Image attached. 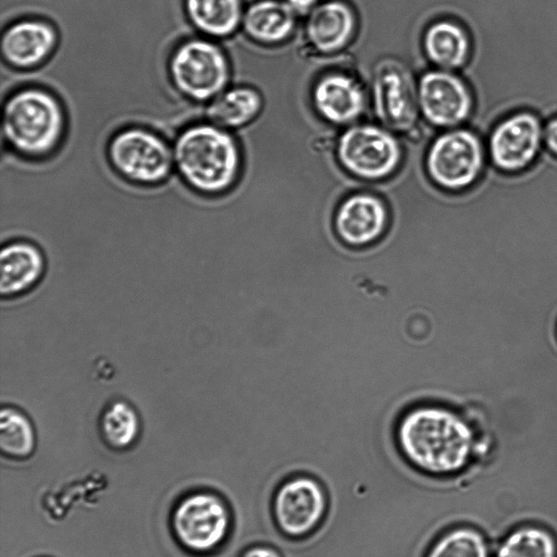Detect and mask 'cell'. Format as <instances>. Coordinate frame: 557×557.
I'll list each match as a JSON object with an SVG mask.
<instances>
[{
	"instance_id": "obj_1",
	"label": "cell",
	"mask_w": 557,
	"mask_h": 557,
	"mask_svg": "<svg viewBox=\"0 0 557 557\" xmlns=\"http://www.w3.org/2000/svg\"><path fill=\"white\" fill-rule=\"evenodd\" d=\"M404 457L419 470L436 476H453L473 460L476 436L457 413L422 405L404 413L396 428Z\"/></svg>"
},
{
	"instance_id": "obj_2",
	"label": "cell",
	"mask_w": 557,
	"mask_h": 557,
	"mask_svg": "<svg viewBox=\"0 0 557 557\" xmlns=\"http://www.w3.org/2000/svg\"><path fill=\"white\" fill-rule=\"evenodd\" d=\"M69 117L58 94L40 84L10 90L2 103V139L7 151L28 161L58 152L67 134Z\"/></svg>"
},
{
	"instance_id": "obj_3",
	"label": "cell",
	"mask_w": 557,
	"mask_h": 557,
	"mask_svg": "<svg viewBox=\"0 0 557 557\" xmlns=\"http://www.w3.org/2000/svg\"><path fill=\"white\" fill-rule=\"evenodd\" d=\"M172 148L175 174L194 194L218 197L235 185L242 154L228 129L208 121L194 122L178 129Z\"/></svg>"
},
{
	"instance_id": "obj_4",
	"label": "cell",
	"mask_w": 557,
	"mask_h": 557,
	"mask_svg": "<svg viewBox=\"0 0 557 557\" xmlns=\"http://www.w3.org/2000/svg\"><path fill=\"white\" fill-rule=\"evenodd\" d=\"M103 150L114 174L135 186H159L175 172L173 148L166 137L146 125L119 127L108 138Z\"/></svg>"
},
{
	"instance_id": "obj_5",
	"label": "cell",
	"mask_w": 557,
	"mask_h": 557,
	"mask_svg": "<svg viewBox=\"0 0 557 557\" xmlns=\"http://www.w3.org/2000/svg\"><path fill=\"white\" fill-rule=\"evenodd\" d=\"M166 74L174 91L191 103H208L230 84V58L216 40L203 36L181 39L170 51Z\"/></svg>"
},
{
	"instance_id": "obj_6",
	"label": "cell",
	"mask_w": 557,
	"mask_h": 557,
	"mask_svg": "<svg viewBox=\"0 0 557 557\" xmlns=\"http://www.w3.org/2000/svg\"><path fill=\"white\" fill-rule=\"evenodd\" d=\"M231 515L224 500L210 492L184 496L173 508L171 529L176 542L188 553L207 555L225 541Z\"/></svg>"
},
{
	"instance_id": "obj_7",
	"label": "cell",
	"mask_w": 557,
	"mask_h": 557,
	"mask_svg": "<svg viewBox=\"0 0 557 557\" xmlns=\"http://www.w3.org/2000/svg\"><path fill=\"white\" fill-rule=\"evenodd\" d=\"M336 154L350 174L375 181L389 176L398 168L401 148L398 139L386 128L359 124L342 133Z\"/></svg>"
},
{
	"instance_id": "obj_8",
	"label": "cell",
	"mask_w": 557,
	"mask_h": 557,
	"mask_svg": "<svg viewBox=\"0 0 557 557\" xmlns=\"http://www.w3.org/2000/svg\"><path fill=\"white\" fill-rule=\"evenodd\" d=\"M482 164L481 143L468 129H453L440 135L425 158L430 177L446 189L470 186L479 176Z\"/></svg>"
},
{
	"instance_id": "obj_9",
	"label": "cell",
	"mask_w": 557,
	"mask_h": 557,
	"mask_svg": "<svg viewBox=\"0 0 557 557\" xmlns=\"http://www.w3.org/2000/svg\"><path fill=\"white\" fill-rule=\"evenodd\" d=\"M373 102L379 120L396 132L407 133L417 123L418 88L405 64L386 58L373 72Z\"/></svg>"
},
{
	"instance_id": "obj_10",
	"label": "cell",
	"mask_w": 557,
	"mask_h": 557,
	"mask_svg": "<svg viewBox=\"0 0 557 557\" xmlns=\"http://www.w3.org/2000/svg\"><path fill=\"white\" fill-rule=\"evenodd\" d=\"M60 40L58 26L49 20L27 16L10 21L1 33L2 62L10 71H36L54 57Z\"/></svg>"
},
{
	"instance_id": "obj_11",
	"label": "cell",
	"mask_w": 557,
	"mask_h": 557,
	"mask_svg": "<svg viewBox=\"0 0 557 557\" xmlns=\"http://www.w3.org/2000/svg\"><path fill=\"white\" fill-rule=\"evenodd\" d=\"M326 498L321 485L309 476L293 478L283 483L273 500L278 529L290 537L311 532L322 520Z\"/></svg>"
},
{
	"instance_id": "obj_12",
	"label": "cell",
	"mask_w": 557,
	"mask_h": 557,
	"mask_svg": "<svg viewBox=\"0 0 557 557\" xmlns=\"http://www.w3.org/2000/svg\"><path fill=\"white\" fill-rule=\"evenodd\" d=\"M419 110L440 127L456 126L470 114L472 98L466 84L446 70L424 73L418 83Z\"/></svg>"
},
{
	"instance_id": "obj_13",
	"label": "cell",
	"mask_w": 557,
	"mask_h": 557,
	"mask_svg": "<svg viewBox=\"0 0 557 557\" xmlns=\"http://www.w3.org/2000/svg\"><path fill=\"white\" fill-rule=\"evenodd\" d=\"M542 137L537 117L528 112L509 116L499 123L490 138V152L496 166L519 171L535 158Z\"/></svg>"
},
{
	"instance_id": "obj_14",
	"label": "cell",
	"mask_w": 557,
	"mask_h": 557,
	"mask_svg": "<svg viewBox=\"0 0 557 557\" xmlns=\"http://www.w3.org/2000/svg\"><path fill=\"white\" fill-rule=\"evenodd\" d=\"M388 221L384 202L366 193L347 197L338 206L334 227L339 240L349 247L361 248L382 237Z\"/></svg>"
},
{
	"instance_id": "obj_15",
	"label": "cell",
	"mask_w": 557,
	"mask_h": 557,
	"mask_svg": "<svg viewBox=\"0 0 557 557\" xmlns=\"http://www.w3.org/2000/svg\"><path fill=\"white\" fill-rule=\"evenodd\" d=\"M312 101L318 113L336 125L357 121L366 110V94L351 75L334 72L322 76L314 85Z\"/></svg>"
},
{
	"instance_id": "obj_16",
	"label": "cell",
	"mask_w": 557,
	"mask_h": 557,
	"mask_svg": "<svg viewBox=\"0 0 557 557\" xmlns=\"http://www.w3.org/2000/svg\"><path fill=\"white\" fill-rule=\"evenodd\" d=\"M357 26L354 7L346 0H323L306 20V36L321 53H333L345 48Z\"/></svg>"
},
{
	"instance_id": "obj_17",
	"label": "cell",
	"mask_w": 557,
	"mask_h": 557,
	"mask_svg": "<svg viewBox=\"0 0 557 557\" xmlns=\"http://www.w3.org/2000/svg\"><path fill=\"white\" fill-rule=\"evenodd\" d=\"M46 260L41 249L29 240H12L0 253V295L15 298L30 292L42 280Z\"/></svg>"
},
{
	"instance_id": "obj_18",
	"label": "cell",
	"mask_w": 557,
	"mask_h": 557,
	"mask_svg": "<svg viewBox=\"0 0 557 557\" xmlns=\"http://www.w3.org/2000/svg\"><path fill=\"white\" fill-rule=\"evenodd\" d=\"M185 16L200 36L226 39L239 28L244 0H183Z\"/></svg>"
},
{
	"instance_id": "obj_19",
	"label": "cell",
	"mask_w": 557,
	"mask_h": 557,
	"mask_svg": "<svg viewBox=\"0 0 557 557\" xmlns=\"http://www.w3.org/2000/svg\"><path fill=\"white\" fill-rule=\"evenodd\" d=\"M242 25L250 39L276 44L293 33L296 13L284 0H255L246 7Z\"/></svg>"
},
{
	"instance_id": "obj_20",
	"label": "cell",
	"mask_w": 557,
	"mask_h": 557,
	"mask_svg": "<svg viewBox=\"0 0 557 557\" xmlns=\"http://www.w3.org/2000/svg\"><path fill=\"white\" fill-rule=\"evenodd\" d=\"M263 100L250 86L227 87L206 104V121L225 129H238L251 123L260 113Z\"/></svg>"
},
{
	"instance_id": "obj_21",
	"label": "cell",
	"mask_w": 557,
	"mask_h": 557,
	"mask_svg": "<svg viewBox=\"0 0 557 557\" xmlns=\"http://www.w3.org/2000/svg\"><path fill=\"white\" fill-rule=\"evenodd\" d=\"M423 48L429 60L441 70H453L467 61L470 41L459 24L440 20L426 28Z\"/></svg>"
},
{
	"instance_id": "obj_22",
	"label": "cell",
	"mask_w": 557,
	"mask_h": 557,
	"mask_svg": "<svg viewBox=\"0 0 557 557\" xmlns=\"http://www.w3.org/2000/svg\"><path fill=\"white\" fill-rule=\"evenodd\" d=\"M99 433L109 448L129 449L140 434V420L134 407L122 399L112 400L100 414Z\"/></svg>"
},
{
	"instance_id": "obj_23",
	"label": "cell",
	"mask_w": 557,
	"mask_h": 557,
	"mask_svg": "<svg viewBox=\"0 0 557 557\" xmlns=\"http://www.w3.org/2000/svg\"><path fill=\"white\" fill-rule=\"evenodd\" d=\"M36 448V433L28 417L14 407L0 411V449L13 460L29 458Z\"/></svg>"
},
{
	"instance_id": "obj_24",
	"label": "cell",
	"mask_w": 557,
	"mask_h": 557,
	"mask_svg": "<svg viewBox=\"0 0 557 557\" xmlns=\"http://www.w3.org/2000/svg\"><path fill=\"white\" fill-rule=\"evenodd\" d=\"M493 557H557V540L540 525H521L510 531Z\"/></svg>"
},
{
	"instance_id": "obj_25",
	"label": "cell",
	"mask_w": 557,
	"mask_h": 557,
	"mask_svg": "<svg viewBox=\"0 0 557 557\" xmlns=\"http://www.w3.org/2000/svg\"><path fill=\"white\" fill-rule=\"evenodd\" d=\"M425 557H492L490 544L475 528L459 525L443 533Z\"/></svg>"
},
{
	"instance_id": "obj_26",
	"label": "cell",
	"mask_w": 557,
	"mask_h": 557,
	"mask_svg": "<svg viewBox=\"0 0 557 557\" xmlns=\"http://www.w3.org/2000/svg\"><path fill=\"white\" fill-rule=\"evenodd\" d=\"M296 15H308L323 0H284Z\"/></svg>"
},
{
	"instance_id": "obj_27",
	"label": "cell",
	"mask_w": 557,
	"mask_h": 557,
	"mask_svg": "<svg viewBox=\"0 0 557 557\" xmlns=\"http://www.w3.org/2000/svg\"><path fill=\"white\" fill-rule=\"evenodd\" d=\"M240 557H282L275 549L265 545H256L246 549Z\"/></svg>"
},
{
	"instance_id": "obj_28",
	"label": "cell",
	"mask_w": 557,
	"mask_h": 557,
	"mask_svg": "<svg viewBox=\"0 0 557 557\" xmlns=\"http://www.w3.org/2000/svg\"><path fill=\"white\" fill-rule=\"evenodd\" d=\"M545 140L548 148L557 154V117L552 120L546 126Z\"/></svg>"
}]
</instances>
